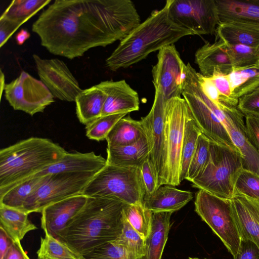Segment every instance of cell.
Returning <instances> with one entry per match:
<instances>
[{"label":"cell","mask_w":259,"mask_h":259,"mask_svg":"<svg viewBox=\"0 0 259 259\" xmlns=\"http://www.w3.org/2000/svg\"><path fill=\"white\" fill-rule=\"evenodd\" d=\"M141 23L130 0H56L32 25L50 53L69 59L121 40Z\"/></svg>","instance_id":"cell-1"},{"label":"cell","mask_w":259,"mask_h":259,"mask_svg":"<svg viewBox=\"0 0 259 259\" xmlns=\"http://www.w3.org/2000/svg\"><path fill=\"white\" fill-rule=\"evenodd\" d=\"M125 204L114 198L88 197L56 238L82 256L120 235Z\"/></svg>","instance_id":"cell-2"},{"label":"cell","mask_w":259,"mask_h":259,"mask_svg":"<svg viewBox=\"0 0 259 259\" xmlns=\"http://www.w3.org/2000/svg\"><path fill=\"white\" fill-rule=\"evenodd\" d=\"M171 0L164 6L153 11L143 22L120 41L117 47L106 60L112 71L128 67L145 59L150 53L174 44L180 38L194 35L176 24L171 19L169 9Z\"/></svg>","instance_id":"cell-3"},{"label":"cell","mask_w":259,"mask_h":259,"mask_svg":"<svg viewBox=\"0 0 259 259\" xmlns=\"http://www.w3.org/2000/svg\"><path fill=\"white\" fill-rule=\"evenodd\" d=\"M68 152L50 139L31 137L0 150V196L62 158Z\"/></svg>","instance_id":"cell-4"},{"label":"cell","mask_w":259,"mask_h":259,"mask_svg":"<svg viewBox=\"0 0 259 259\" xmlns=\"http://www.w3.org/2000/svg\"><path fill=\"white\" fill-rule=\"evenodd\" d=\"M243 169L239 151L210 140L209 155L192 186L220 197L231 199L234 195L236 180Z\"/></svg>","instance_id":"cell-5"},{"label":"cell","mask_w":259,"mask_h":259,"mask_svg":"<svg viewBox=\"0 0 259 259\" xmlns=\"http://www.w3.org/2000/svg\"><path fill=\"white\" fill-rule=\"evenodd\" d=\"M182 96L187 103L201 133L210 140L239 151L233 144L220 119L227 105L219 106L205 95L199 85L197 72L190 63L187 64L186 76Z\"/></svg>","instance_id":"cell-6"},{"label":"cell","mask_w":259,"mask_h":259,"mask_svg":"<svg viewBox=\"0 0 259 259\" xmlns=\"http://www.w3.org/2000/svg\"><path fill=\"white\" fill-rule=\"evenodd\" d=\"M87 197H112L126 204H143L145 195L139 167L107 164L97 173L82 194Z\"/></svg>","instance_id":"cell-7"},{"label":"cell","mask_w":259,"mask_h":259,"mask_svg":"<svg viewBox=\"0 0 259 259\" xmlns=\"http://www.w3.org/2000/svg\"><path fill=\"white\" fill-rule=\"evenodd\" d=\"M190 109L185 99L175 97L165 106L164 160L161 186L180 184L182 149L185 122Z\"/></svg>","instance_id":"cell-8"},{"label":"cell","mask_w":259,"mask_h":259,"mask_svg":"<svg viewBox=\"0 0 259 259\" xmlns=\"http://www.w3.org/2000/svg\"><path fill=\"white\" fill-rule=\"evenodd\" d=\"M195 211L219 237L234 256L241 237L234 217L231 199L199 189L195 195Z\"/></svg>","instance_id":"cell-9"},{"label":"cell","mask_w":259,"mask_h":259,"mask_svg":"<svg viewBox=\"0 0 259 259\" xmlns=\"http://www.w3.org/2000/svg\"><path fill=\"white\" fill-rule=\"evenodd\" d=\"M96 174L59 173L47 175L41 185L28 198L22 210L41 212L48 205L81 194Z\"/></svg>","instance_id":"cell-10"},{"label":"cell","mask_w":259,"mask_h":259,"mask_svg":"<svg viewBox=\"0 0 259 259\" xmlns=\"http://www.w3.org/2000/svg\"><path fill=\"white\" fill-rule=\"evenodd\" d=\"M169 14L176 24L194 35L215 34L220 22L215 0H171Z\"/></svg>","instance_id":"cell-11"},{"label":"cell","mask_w":259,"mask_h":259,"mask_svg":"<svg viewBox=\"0 0 259 259\" xmlns=\"http://www.w3.org/2000/svg\"><path fill=\"white\" fill-rule=\"evenodd\" d=\"M5 96L14 110L31 116L42 112L54 102V96L45 84L24 71L6 84Z\"/></svg>","instance_id":"cell-12"},{"label":"cell","mask_w":259,"mask_h":259,"mask_svg":"<svg viewBox=\"0 0 259 259\" xmlns=\"http://www.w3.org/2000/svg\"><path fill=\"white\" fill-rule=\"evenodd\" d=\"M186 71L187 65L175 45L163 47L158 51L157 62L152 69L155 91L161 94L166 101L182 97Z\"/></svg>","instance_id":"cell-13"},{"label":"cell","mask_w":259,"mask_h":259,"mask_svg":"<svg viewBox=\"0 0 259 259\" xmlns=\"http://www.w3.org/2000/svg\"><path fill=\"white\" fill-rule=\"evenodd\" d=\"M32 57L41 81L54 97L75 102L82 90L67 65L58 58L42 59L36 54Z\"/></svg>","instance_id":"cell-14"},{"label":"cell","mask_w":259,"mask_h":259,"mask_svg":"<svg viewBox=\"0 0 259 259\" xmlns=\"http://www.w3.org/2000/svg\"><path fill=\"white\" fill-rule=\"evenodd\" d=\"M167 101L155 91L153 103L149 113L142 117L149 147V158L161 186L164 160L165 106Z\"/></svg>","instance_id":"cell-15"},{"label":"cell","mask_w":259,"mask_h":259,"mask_svg":"<svg viewBox=\"0 0 259 259\" xmlns=\"http://www.w3.org/2000/svg\"><path fill=\"white\" fill-rule=\"evenodd\" d=\"M243 116L237 107L229 106L226 108L222 121L241 154L243 169L259 175V152L247 136Z\"/></svg>","instance_id":"cell-16"},{"label":"cell","mask_w":259,"mask_h":259,"mask_svg":"<svg viewBox=\"0 0 259 259\" xmlns=\"http://www.w3.org/2000/svg\"><path fill=\"white\" fill-rule=\"evenodd\" d=\"M97 86L106 96L101 116L127 114L139 110L138 94L125 80L103 81Z\"/></svg>","instance_id":"cell-17"},{"label":"cell","mask_w":259,"mask_h":259,"mask_svg":"<svg viewBox=\"0 0 259 259\" xmlns=\"http://www.w3.org/2000/svg\"><path fill=\"white\" fill-rule=\"evenodd\" d=\"M88 197L73 196L45 207L41 211V227L45 233L54 237L80 210Z\"/></svg>","instance_id":"cell-18"},{"label":"cell","mask_w":259,"mask_h":259,"mask_svg":"<svg viewBox=\"0 0 259 259\" xmlns=\"http://www.w3.org/2000/svg\"><path fill=\"white\" fill-rule=\"evenodd\" d=\"M231 200L241 239L250 240L259 247V201L240 194Z\"/></svg>","instance_id":"cell-19"},{"label":"cell","mask_w":259,"mask_h":259,"mask_svg":"<svg viewBox=\"0 0 259 259\" xmlns=\"http://www.w3.org/2000/svg\"><path fill=\"white\" fill-rule=\"evenodd\" d=\"M106 164V159L93 151L87 153L67 152L59 161L34 177L59 173L97 174Z\"/></svg>","instance_id":"cell-20"},{"label":"cell","mask_w":259,"mask_h":259,"mask_svg":"<svg viewBox=\"0 0 259 259\" xmlns=\"http://www.w3.org/2000/svg\"><path fill=\"white\" fill-rule=\"evenodd\" d=\"M195 57L200 73L204 76L211 77L216 72L228 75L233 69L227 44L221 39L205 43L197 50Z\"/></svg>","instance_id":"cell-21"},{"label":"cell","mask_w":259,"mask_h":259,"mask_svg":"<svg viewBox=\"0 0 259 259\" xmlns=\"http://www.w3.org/2000/svg\"><path fill=\"white\" fill-rule=\"evenodd\" d=\"M215 40L221 39L230 45H259V22L231 20L220 22L215 32Z\"/></svg>","instance_id":"cell-22"},{"label":"cell","mask_w":259,"mask_h":259,"mask_svg":"<svg viewBox=\"0 0 259 259\" xmlns=\"http://www.w3.org/2000/svg\"><path fill=\"white\" fill-rule=\"evenodd\" d=\"M193 199L190 191L180 190L169 185L160 186L149 196H145L143 205L152 212H171L179 210Z\"/></svg>","instance_id":"cell-23"},{"label":"cell","mask_w":259,"mask_h":259,"mask_svg":"<svg viewBox=\"0 0 259 259\" xmlns=\"http://www.w3.org/2000/svg\"><path fill=\"white\" fill-rule=\"evenodd\" d=\"M148 157L149 147L146 136L133 144L107 148V163L118 167H138Z\"/></svg>","instance_id":"cell-24"},{"label":"cell","mask_w":259,"mask_h":259,"mask_svg":"<svg viewBox=\"0 0 259 259\" xmlns=\"http://www.w3.org/2000/svg\"><path fill=\"white\" fill-rule=\"evenodd\" d=\"M171 212H152L150 234L146 241L145 259H161L170 226Z\"/></svg>","instance_id":"cell-25"},{"label":"cell","mask_w":259,"mask_h":259,"mask_svg":"<svg viewBox=\"0 0 259 259\" xmlns=\"http://www.w3.org/2000/svg\"><path fill=\"white\" fill-rule=\"evenodd\" d=\"M106 97L97 85L82 90L75 101L79 121L87 125L101 117Z\"/></svg>","instance_id":"cell-26"},{"label":"cell","mask_w":259,"mask_h":259,"mask_svg":"<svg viewBox=\"0 0 259 259\" xmlns=\"http://www.w3.org/2000/svg\"><path fill=\"white\" fill-rule=\"evenodd\" d=\"M220 22L244 20L259 22V0H215Z\"/></svg>","instance_id":"cell-27"},{"label":"cell","mask_w":259,"mask_h":259,"mask_svg":"<svg viewBox=\"0 0 259 259\" xmlns=\"http://www.w3.org/2000/svg\"><path fill=\"white\" fill-rule=\"evenodd\" d=\"M27 212L0 204V227L14 241H21L29 232L37 227L28 219Z\"/></svg>","instance_id":"cell-28"},{"label":"cell","mask_w":259,"mask_h":259,"mask_svg":"<svg viewBox=\"0 0 259 259\" xmlns=\"http://www.w3.org/2000/svg\"><path fill=\"white\" fill-rule=\"evenodd\" d=\"M145 136L146 131L142 121L128 116L115 124L106 140L108 147L122 146L133 144Z\"/></svg>","instance_id":"cell-29"},{"label":"cell","mask_w":259,"mask_h":259,"mask_svg":"<svg viewBox=\"0 0 259 259\" xmlns=\"http://www.w3.org/2000/svg\"><path fill=\"white\" fill-rule=\"evenodd\" d=\"M232 97L239 98L259 86V63L248 67L233 68L228 75Z\"/></svg>","instance_id":"cell-30"},{"label":"cell","mask_w":259,"mask_h":259,"mask_svg":"<svg viewBox=\"0 0 259 259\" xmlns=\"http://www.w3.org/2000/svg\"><path fill=\"white\" fill-rule=\"evenodd\" d=\"M46 177H33L15 186L0 196V204L22 210L26 201L41 185Z\"/></svg>","instance_id":"cell-31"},{"label":"cell","mask_w":259,"mask_h":259,"mask_svg":"<svg viewBox=\"0 0 259 259\" xmlns=\"http://www.w3.org/2000/svg\"><path fill=\"white\" fill-rule=\"evenodd\" d=\"M125 252L128 259H142L146 255V241L124 219L120 235L112 241Z\"/></svg>","instance_id":"cell-32"},{"label":"cell","mask_w":259,"mask_h":259,"mask_svg":"<svg viewBox=\"0 0 259 259\" xmlns=\"http://www.w3.org/2000/svg\"><path fill=\"white\" fill-rule=\"evenodd\" d=\"M51 2V0H14L0 18L14 22L21 26Z\"/></svg>","instance_id":"cell-33"},{"label":"cell","mask_w":259,"mask_h":259,"mask_svg":"<svg viewBox=\"0 0 259 259\" xmlns=\"http://www.w3.org/2000/svg\"><path fill=\"white\" fill-rule=\"evenodd\" d=\"M201 134L190 110L187 117L182 149L180 180L186 179L190 164L196 149L198 139Z\"/></svg>","instance_id":"cell-34"},{"label":"cell","mask_w":259,"mask_h":259,"mask_svg":"<svg viewBox=\"0 0 259 259\" xmlns=\"http://www.w3.org/2000/svg\"><path fill=\"white\" fill-rule=\"evenodd\" d=\"M37 251L39 259H83L67 245L50 234L45 233Z\"/></svg>","instance_id":"cell-35"},{"label":"cell","mask_w":259,"mask_h":259,"mask_svg":"<svg viewBox=\"0 0 259 259\" xmlns=\"http://www.w3.org/2000/svg\"><path fill=\"white\" fill-rule=\"evenodd\" d=\"M123 215L132 227L146 240L151 230L152 212L143 204H125L123 209Z\"/></svg>","instance_id":"cell-36"},{"label":"cell","mask_w":259,"mask_h":259,"mask_svg":"<svg viewBox=\"0 0 259 259\" xmlns=\"http://www.w3.org/2000/svg\"><path fill=\"white\" fill-rule=\"evenodd\" d=\"M227 51L233 68L245 67L259 63V45H230L227 44Z\"/></svg>","instance_id":"cell-37"},{"label":"cell","mask_w":259,"mask_h":259,"mask_svg":"<svg viewBox=\"0 0 259 259\" xmlns=\"http://www.w3.org/2000/svg\"><path fill=\"white\" fill-rule=\"evenodd\" d=\"M127 114H114L101 116L86 125V136L97 141L106 140L115 124Z\"/></svg>","instance_id":"cell-38"},{"label":"cell","mask_w":259,"mask_h":259,"mask_svg":"<svg viewBox=\"0 0 259 259\" xmlns=\"http://www.w3.org/2000/svg\"><path fill=\"white\" fill-rule=\"evenodd\" d=\"M210 140L201 133L191 160L186 180L192 182L204 169L209 155Z\"/></svg>","instance_id":"cell-39"},{"label":"cell","mask_w":259,"mask_h":259,"mask_svg":"<svg viewBox=\"0 0 259 259\" xmlns=\"http://www.w3.org/2000/svg\"><path fill=\"white\" fill-rule=\"evenodd\" d=\"M243 195L259 201V175L242 169L234 188V195Z\"/></svg>","instance_id":"cell-40"},{"label":"cell","mask_w":259,"mask_h":259,"mask_svg":"<svg viewBox=\"0 0 259 259\" xmlns=\"http://www.w3.org/2000/svg\"><path fill=\"white\" fill-rule=\"evenodd\" d=\"M83 259H128L124 250L114 242L107 243L82 256ZM142 259H145V256Z\"/></svg>","instance_id":"cell-41"},{"label":"cell","mask_w":259,"mask_h":259,"mask_svg":"<svg viewBox=\"0 0 259 259\" xmlns=\"http://www.w3.org/2000/svg\"><path fill=\"white\" fill-rule=\"evenodd\" d=\"M139 168L145 190V197L149 196L159 187L158 178L149 157L142 163Z\"/></svg>","instance_id":"cell-42"},{"label":"cell","mask_w":259,"mask_h":259,"mask_svg":"<svg viewBox=\"0 0 259 259\" xmlns=\"http://www.w3.org/2000/svg\"><path fill=\"white\" fill-rule=\"evenodd\" d=\"M237 107L245 116L259 118V86L240 97Z\"/></svg>","instance_id":"cell-43"},{"label":"cell","mask_w":259,"mask_h":259,"mask_svg":"<svg viewBox=\"0 0 259 259\" xmlns=\"http://www.w3.org/2000/svg\"><path fill=\"white\" fill-rule=\"evenodd\" d=\"M208 77L218 90L222 102L226 105L237 107L238 102L232 97V89L228 75L216 72L211 77Z\"/></svg>","instance_id":"cell-44"},{"label":"cell","mask_w":259,"mask_h":259,"mask_svg":"<svg viewBox=\"0 0 259 259\" xmlns=\"http://www.w3.org/2000/svg\"><path fill=\"white\" fill-rule=\"evenodd\" d=\"M197 75L202 91L210 100L220 106L228 105L222 102L218 90L209 77L204 76L198 72Z\"/></svg>","instance_id":"cell-45"},{"label":"cell","mask_w":259,"mask_h":259,"mask_svg":"<svg viewBox=\"0 0 259 259\" xmlns=\"http://www.w3.org/2000/svg\"><path fill=\"white\" fill-rule=\"evenodd\" d=\"M234 259H259V247L248 239H241Z\"/></svg>","instance_id":"cell-46"},{"label":"cell","mask_w":259,"mask_h":259,"mask_svg":"<svg viewBox=\"0 0 259 259\" xmlns=\"http://www.w3.org/2000/svg\"><path fill=\"white\" fill-rule=\"evenodd\" d=\"M247 136L253 146L259 152V118L245 116Z\"/></svg>","instance_id":"cell-47"},{"label":"cell","mask_w":259,"mask_h":259,"mask_svg":"<svg viewBox=\"0 0 259 259\" xmlns=\"http://www.w3.org/2000/svg\"><path fill=\"white\" fill-rule=\"evenodd\" d=\"M14 22L0 18V47H2L11 35L20 27Z\"/></svg>","instance_id":"cell-48"},{"label":"cell","mask_w":259,"mask_h":259,"mask_svg":"<svg viewBox=\"0 0 259 259\" xmlns=\"http://www.w3.org/2000/svg\"><path fill=\"white\" fill-rule=\"evenodd\" d=\"M3 259H30L20 241H14Z\"/></svg>","instance_id":"cell-49"},{"label":"cell","mask_w":259,"mask_h":259,"mask_svg":"<svg viewBox=\"0 0 259 259\" xmlns=\"http://www.w3.org/2000/svg\"><path fill=\"white\" fill-rule=\"evenodd\" d=\"M14 241L0 227V259H3Z\"/></svg>","instance_id":"cell-50"},{"label":"cell","mask_w":259,"mask_h":259,"mask_svg":"<svg viewBox=\"0 0 259 259\" xmlns=\"http://www.w3.org/2000/svg\"><path fill=\"white\" fill-rule=\"evenodd\" d=\"M30 36V34L27 30L22 29L16 34L15 39L18 45H22Z\"/></svg>","instance_id":"cell-51"},{"label":"cell","mask_w":259,"mask_h":259,"mask_svg":"<svg viewBox=\"0 0 259 259\" xmlns=\"http://www.w3.org/2000/svg\"><path fill=\"white\" fill-rule=\"evenodd\" d=\"M6 84H5V74L3 73L2 70L0 69V89H1V92H0V98L1 99L2 97V95L4 91H5V87Z\"/></svg>","instance_id":"cell-52"},{"label":"cell","mask_w":259,"mask_h":259,"mask_svg":"<svg viewBox=\"0 0 259 259\" xmlns=\"http://www.w3.org/2000/svg\"><path fill=\"white\" fill-rule=\"evenodd\" d=\"M188 259H199L198 258H192V257H189Z\"/></svg>","instance_id":"cell-53"},{"label":"cell","mask_w":259,"mask_h":259,"mask_svg":"<svg viewBox=\"0 0 259 259\" xmlns=\"http://www.w3.org/2000/svg\"><path fill=\"white\" fill-rule=\"evenodd\" d=\"M37 259H39V258H37Z\"/></svg>","instance_id":"cell-54"},{"label":"cell","mask_w":259,"mask_h":259,"mask_svg":"<svg viewBox=\"0 0 259 259\" xmlns=\"http://www.w3.org/2000/svg\"><path fill=\"white\" fill-rule=\"evenodd\" d=\"M205 259H206V258H205Z\"/></svg>","instance_id":"cell-55"}]
</instances>
